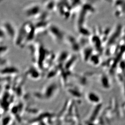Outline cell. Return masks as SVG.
I'll list each match as a JSON object with an SVG mask.
<instances>
[{
  "label": "cell",
  "instance_id": "obj_1",
  "mask_svg": "<svg viewBox=\"0 0 125 125\" xmlns=\"http://www.w3.org/2000/svg\"><path fill=\"white\" fill-rule=\"evenodd\" d=\"M35 34L34 25L29 22L25 23L18 31L14 41L15 45L20 47H24L33 40Z\"/></svg>",
  "mask_w": 125,
  "mask_h": 125
},
{
  "label": "cell",
  "instance_id": "obj_2",
  "mask_svg": "<svg viewBox=\"0 0 125 125\" xmlns=\"http://www.w3.org/2000/svg\"><path fill=\"white\" fill-rule=\"evenodd\" d=\"M47 31L52 39L58 43L64 41L66 35L62 30L56 25L50 24Z\"/></svg>",
  "mask_w": 125,
  "mask_h": 125
},
{
  "label": "cell",
  "instance_id": "obj_3",
  "mask_svg": "<svg viewBox=\"0 0 125 125\" xmlns=\"http://www.w3.org/2000/svg\"><path fill=\"white\" fill-rule=\"evenodd\" d=\"M1 30L5 33L6 37L9 38L11 40H15L18 31H16L13 24L10 21L4 22L1 25Z\"/></svg>",
  "mask_w": 125,
  "mask_h": 125
},
{
  "label": "cell",
  "instance_id": "obj_4",
  "mask_svg": "<svg viewBox=\"0 0 125 125\" xmlns=\"http://www.w3.org/2000/svg\"><path fill=\"white\" fill-rule=\"evenodd\" d=\"M41 10L39 5L34 4L26 7L24 10V12L25 15L28 18H33L37 19L42 13Z\"/></svg>",
  "mask_w": 125,
  "mask_h": 125
},
{
  "label": "cell",
  "instance_id": "obj_5",
  "mask_svg": "<svg viewBox=\"0 0 125 125\" xmlns=\"http://www.w3.org/2000/svg\"><path fill=\"white\" fill-rule=\"evenodd\" d=\"M64 41L67 43L68 45L71 47L72 50L76 52L79 50V45L78 41L73 36L71 35H66L65 36Z\"/></svg>",
  "mask_w": 125,
  "mask_h": 125
},
{
  "label": "cell",
  "instance_id": "obj_6",
  "mask_svg": "<svg viewBox=\"0 0 125 125\" xmlns=\"http://www.w3.org/2000/svg\"><path fill=\"white\" fill-rule=\"evenodd\" d=\"M70 55L66 51H64L61 52L57 57V61L58 62H66L69 58Z\"/></svg>",
  "mask_w": 125,
  "mask_h": 125
},
{
  "label": "cell",
  "instance_id": "obj_7",
  "mask_svg": "<svg viewBox=\"0 0 125 125\" xmlns=\"http://www.w3.org/2000/svg\"><path fill=\"white\" fill-rule=\"evenodd\" d=\"M9 47L6 45H1L0 47V56L1 58L4 57L9 52Z\"/></svg>",
  "mask_w": 125,
  "mask_h": 125
}]
</instances>
